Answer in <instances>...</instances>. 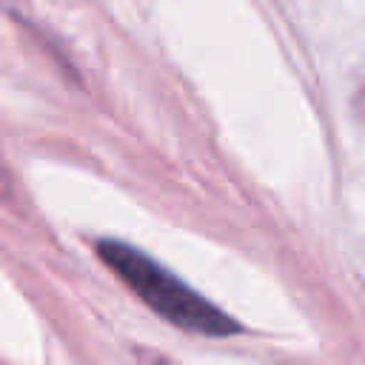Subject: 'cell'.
Wrapping results in <instances>:
<instances>
[{
	"mask_svg": "<svg viewBox=\"0 0 365 365\" xmlns=\"http://www.w3.org/2000/svg\"><path fill=\"white\" fill-rule=\"evenodd\" d=\"M94 248L106 268L114 271L131 288V294H137L154 314H160L171 325L202 336H231L242 331L237 319H231L211 299L197 294L174 271L151 259L145 251L111 237L97 240Z\"/></svg>",
	"mask_w": 365,
	"mask_h": 365,
	"instance_id": "obj_1",
	"label": "cell"
}]
</instances>
